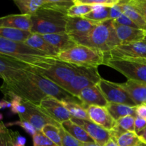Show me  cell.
Listing matches in <instances>:
<instances>
[{
	"label": "cell",
	"mask_w": 146,
	"mask_h": 146,
	"mask_svg": "<svg viewBox=\"0 0 146 146\" xmlns=\"http://www.w3.org/2000/svg\"><path fill=\"white\" fill-rule=\"evenodd\" d=\"M30 68L12 85L9 86L1 85L0 90L4 96L14 94L22 98L24 102L37 106L43 99L48 97L54 98L60 101L76 102V97L48 78L31 71Z\"/></svg>",
	"instance_id": "6da1fadb"
},
{
	"label": "cell",
	"mask_w": 146,
	"mask_h": 146,
	"mask_svg": "<svg viewBox=\"0 0 146 146\" xmlns=\"http://www.w3.org/2000/svg\"><path fill=\"white\" fill-rule=\"evenodd\" d=\"M84 68L52 56L44 62L31 66L30 70L63 88Z\"/></svg>",
	"instance_id": "7a4b0ae2"
},
{
	"label": "cell",
	"mask_w": 146,
	"mask_h": 146,
	"mask_svg": "<svg viewBox=\"0 0 146 146\" xmlns=\"http://www.w3.org/2000/svg\"><path fill=\"white\" fill-rule=\"evenodd\" d=\"M74 40L77 44L98 50L104 54L120 45L112 19L100 23L86 36Z\"/></svg>",
	"instance_id": "3957f363"
},
{
	"label": "cell",
	"mask_w": 146,
	"mask_h": 146,
	"mask_svg": "<svg viewBox=\"0 0 146 146\" xmlns=\"http://www.w3.org/2000/svg\"><path fill=\"white\" fill-rule=\"evenodd\" d=\"M68 16L65 12L41 7L31 16V34H51L66 32Z\"/></svg>",
	"instance_id": "277c9868"
},
{
	"label": "cell",
	"mask_w": 146,
	"mask_h": 146,
	"mask_svg": "<svg viewBox=\"0 0 146 146\" xmlns=\"http://www.w3.org/2000/svg\"><path fill=\"white\" fill-rule=\"evenodd\" d=\"M57 58L61 61L84 68H98L104 65V53L83 45L77 44L66 51H61Z\"/></svg>",
	"instance_id": "5b68a950"
},
{
	"label": "cell",
	"mask_w": 146,
	"mask_h": 146,
	"mask_svg": "<svg viewBox=\"0 0 146 146\" xmlns=\"http://www.w3.org/2000/svg\"><path fill=\"white\" fill-rule=\"evenodd\" d=\"M0 54L16 58L31 66L36 65L52 57L33 49L24 42L12 41L2 37H0Z\"/></svg>",
	"instance_id": "8992f818"
},
{
	"label": "cell",
	"mask_w": 146,
	"mask_h": 146,
	"mask_svg": "<svg viewBox=\"0 0 146 146\" xmlns=\"http://www.w3.org/2000/svg\"><path fill=\"white\" fill-rule=\"evenodd\" d=\"M104 65L113 68L128 80L146 84V64L127 60H105Z\"/></svg>",
	"instance_id": "52a82bcc"
},
{
	"label": "cell",
	"mask_w": 146,
	"mask_h": 146,
	"mask_svg": "<svg viewBox=\"0 0 146 146\" xmlns=\"http://www.w3.org/2000/svg\"><path fill=\"white\" fill-rule=\"evenodd\" d=\"M101 78L98 68H85L62 88L77 98L83 89L96 86Z\"/></svg>",
	"instance_id": "ba28073f"
},
{
	"label": "cell",
	"mask_w": 146,
	"mask_h": 146,
	"mask_svg": "<svg viewBox=\"0 0 146 146\" xmlns=\"http://www.w3.org/2000/svg\"><path fill=\"white\" fill-rule=\"evenodd\" d=\"M96 86L101 91L108 103L120 104L129 106H137L128 93L121 86L120 84L101 78Z\"/></svg>",
	"instance_id": "9c48e42d"
},
{
	"label": "cell",
	"mask_w": 146,
	"mask_h": 146,
	"mask_svg": "<svg viewBox=\"0 0 146 146\" xmlns=\"http://www.w3.org/2000/svg\"><path fill=\"white\" fill-rule=\"evenodd\" d=\"M105 60H131L146 58V44L143 41L121 44L111 51L104 54Z\"/></svg>",
	"instance_id": "30bf717a"
},
{
	"label": "cell",
	"mask_w": 146,
	"mask_h": 146,
	"mask_svg": "<svg viewBox=\"0 0 146 146\" xmlns=\"http://www.w3.org/2000/svg\"><path fill=\"white\" fill-rule=\"evenodd\" d=\"M38 107L45 115L59 125L71 118V114L64 107L62 102L54 98L48 97L44 98Z\"/></svg>",
	"instance_id": "8fae6325"
},
{
	"label": "cell",
	"mask_w": 146,
	"mask_h": 146,
	"mask_svg": "<svg viewBox=\"0 0 146 146\" xmlns=\"http://www.w3.org/2000/svg\"><path fill=\"white\" fill-rule=\"evenodd\" d=\"M24 104L27 110L24 114L19 115V120L27 121L31 123L37 131H41L43 127L48 124H53L57 126L61 125L45 115L37 106L24 101Z\"/></svg>",
	"instance_id": "7c38bea8"
},
{
	"label": "cell",
	"mask_w": 146,
	"mask_h": 146,
	"mask_svg": "<svg viewBox=\"0 0 146 146\" xmlns=\"http://www.w3.org/2000/svg\"><path fill=\"white\" fill-rule=\"evenodd\" d=\"M100 23L101 22L91 21L84 17H68L66 33L71 36L73 39L85 36Z\"/></svg>",
	"instance_id": "4fadbf2b"
},
{
	"label": "cell",
	"mask_w": 146,
	"mask_h": 146,
	"mask_svg": "<svg viewBox=\"0 0 146 146\" xmlns=\"http://www.w3.org/2000/svg\"><path fill=\"white\" fill-rule=\"evenodd\" d=\"M70 120L84 128L94 142L100 146H104L111 139V133L109 131L104 129L90 120L78 119L72 117Z\"/></svg>",
	"instance_id": "5bb4252c"
},
{
	"label": "cell",
	"mask_w": 146,
	"mask_h": 146,
	"mask_svg": "<svg viewBox=\"0 0 146 146\" xmlns=\"http://www.w3.org/2000/svg\"><path fill=\"white\" fill-rule=\"evenodd\" d=\"M90 120L107 131H112L116 121L112 118L106 106H89L86 108Z\"/></svg>",
	"instance_id": "9a60e30c"
},
{
	"label": "cell",
	"mask_w": 146,
	"mask_h": 146,
	"mask_svg": "<svg viewBox=\"0 0 146 146\" xmlns=\"http://www.w3.org/2000/svg\"><path fill=\"white\" fill-rule=\"evenodd\" d=\"M117 37L121 44H128L143 41L146 35V31L140 29L132 28L116 24L113 21Z\"/></svg>",
	"instance_id": "2e32d148"
},
{
	"label": "cell",
	"mask_w": 146,
	"mask_h": 146,
	"mask_svg": "<svg viewBox=\"0 0 146 146\" xmlns=\"http://www.w3.org/2000/svg\"><path fill=\"white\" fill-rule=\"evenodd\" d=\"M77 98L85 108L89 106H106L108 104L96 86L87 87L83 89Z\"/></svg>",
	"instance_id": "e0dca14e"
},
{
	"label": "cell",
	"mask_w": 146,
	"mask_h": 146,
	"mask_svg": "<svg viewBox=\"0 0 146 146\" xmlns=\"http://www.w3.org/2000/svg\"><path fill=\"white\" fill-rule=\"evenodd\" d=\"M0 27L17 29L31 32V16L19 14L1 17H0Z\"/></svg>",
	"instance_id": "ac0fdd59"
},
{
	"label": "cell",
	"mask_w": 146,
	"mask_h": 146,
	"mask_svg": "<svg viewBox=\"0 0 146 146\" xmlns=\"http://www.w3.org/2000/svg\"><path fill=\"white\" fill-rule=\"evenodd\" d=\"M120 85L128 93L135 105L146 104V84L128 80Z\"/></svg>",
	"instance_id": "d6986e66"
},
{
	"label": "cell",
	"mask_w": 146,
	"mask_h": 146,
	"mask_svg": "<svg viewBox=\"0 0 146 146\" xmlns=\"http://www.w3.org/2000/svg\"><path fill=\"white\" fill-rule=\"evenodd\" d=\"M24 43L33 49L41 51L50 56L57 57L60 53L56 48L47 42L40 34H31Z\"/></svg>",
	"instance_id": "ffe728a7"
},
{
	"label": "cell",
	"mask_w": 146,
	"mask_h": 146,
	"mask_svg": "<svg viewBox=\"0 0 146 146\" xmlns=\"http://www.w3.org/2000/svg\"><path fill=\"white\" fill-rule=\"evenodd\" d=\"M43 38L58 51H66L77 45L72 37L66 32L41 35Z\"/></svg>",
	"instance_id": "44dd1931"
},
{
	"label": "cell",
	"mask_w": 146,
	"mask_h": 146,
	"mask_svg": "<svg viewBox=\"0 0 146 146\" xmlns=\"http://www.w3.org/2000/svg\"><path fill=\"white\" fill-rule=\"evenodd\" d=\"M123 14L126 15L140 29L146 31V21L141 14L133 6L128 4V0L119 1Z\"/></svg>",
	"instance_id": "7402d4cb"
},
{
	"label": "cell",
	"mask_w": 146,
	"mask_h": 146,
	"mask_svg": "<svg viewBox=\"0 0 146 146\" xmlns=\"http://www.w3.org/2000/svg\"><path fill=\"white\" fill-rule=\"evenodd\" d=\"M108 109V112L111 114L112 118L115 121H118L121 118L125 116H133L136 118V111L135 107L123 105L120 104H113V103H108L106 106Z\"/></svg>",
	"instance_id": "603a6c76"
},
{
	"label": "cell",
	"mask_w": 146,
	"mask_h": 146,
	"mask_svg": "<svg viewBox=\"0 0 146 146\" xmlns=\"http://www.w3.org/2000/svg\"><path fill=\"white\" fill-rule=\"evenodd\" d=\"M61 126L68 133L74 138L81 141L83 143H94V140L88 135L85 131V130L81 128L78 124L73 122L71 120L65 121L61 124Z\"/></svg>",
	"instance_id": "cb8c5ba5"
},
{
	"label": "cell",
	"mask_w": 146,
	"mask_h": 146,
	"mask_svg": "<svg viewBox=\"0 0 146 146\" xmlns=\"http://www.w3.org/2000/svg\"><path fill=\"white\" fill-rule=\"evenodd\" d=\"M46 0H14L21 14L31 16L45 4Z\"/></svg>",
	"instance_id": "d4e9b609"
},
{
	"label": "cell",
	"mask_w": 146,
	"mask_h": 146,
	"mask_svg": "<svg viewBox=\"0 0 146 146\" xmlns=\"http://www.w3.org/2000/svg\"><path fill=\"white\" fill-rule=\"evenodd\" d=\"M31 35V33L30 31L0 27V37L7 38V39L24 42Z\"/></svg>",
	"instance_id": "484cf974"
},
{
	"label": "cell",
	"mask_w": 146,
	"mask_h": 146,
	"mask_svg": "<svg viewBox=\"0 0 146 146\" xmlns=\"http://www.w3.org/2000/svg\"><path fill=\"white\" fill-rule=\"evenodd\" d=\"M92 7V11L83 17L96 22H103L109 19L111 7L104 5H94Z\"/></svg>",
	"instance_id": "4316f807"
},
{
	"label": "cell",
	"mask_w": 146,
	"mask_h": 146,
	"mask_svg": "<svg viewBox=\"0 0 146 146\" xmlns=\"http://www.w3.org/2000/svg\"><path fill=\"white\" fill-rule=\"evenodd\" d=\"M61 102L71 114L72 118L82 120H90L86 109L81 104L74 101H61Z\"/></svg>",
	"instance_id": "83f0119b"
},
{
	"label": "cell",
	"mask_w": 146,
	"mask_h": 146,
	"mask_svg": "<svg viewBox=\"0 0 146 146\" xmlns=\"http://www.w3.org/2000/svg\"><path fill=\"white\" fill-rule=\"evenodd\" d=\"M74 5L71 6L67 11L68 17H83L92 11L93 7L87 4H81L77 0H73Z\"/></svg>",
	"instance_id": "f1b7e54d"
},
{
	"label": "cell",
	"mask_w": 146,
	"mask_h": 146,
	"mask_svg": "<svg viewBox=\"0 0 146 146\" xmlns=\"http://www.w3.org/2000/svg\"><path fill=\"white\" fill-rule=\"evenodd\" d=\"M60 126H57L53 124H48L43 127L41 132L57 146H62L61 135H60Z\"/></svg>",
	"instance_id": "f546056e"
},
{
	"label": "cell",
	"mask_w": 146,
	"mask_h": 146,
	"mask_svg": "<svg viewBox=\"0 0 146 146\" xmlns=\"http://www.w3.org/2000/svg\"><path fill=\"white\" fill-rule=\"evenodd\" d=\"M115 141L119 146H136L141 142L138 135L133 132L124 133Z\"/></svg>",
	"instance_id": "4dcf8cb0"
},
{
	"label": "cell",
	"mask_w": 146,
	"mask_h": 146,
	"mask_svg": "<svg viewBox=\"0 0 146 146\" xmlns=\"http://www.w3.org/2000/svg\"><path fill=\"white\" fill-rule=\"evenodd\" d=\"M74 5V1L69 0H46L43 7L58 10L67 14L68 9Z\"/></svg>",
	"instance_id": "1f68e13d"
},
{
	"label": "cell",
	"mask_w": 146,
	"mask_h": 146,
	"mask_svg": "<svg viewBox=\"0 0 146 146\" xmlns=\"http://www.w3.org/2000/svg\"><path fill=\"white\" fill-rule=\"evenodd\" d=\"M59 129L62 146H84L83 143L70 135L61 125Z\"/></svg>",
	"instance_id": "d6a6232c"
},
{
	"label": "cell",
	"mask_w": 146,
	"mask_h": 146,
	"mask_svg": "<svg viewBox=\"0 0 146 146\" xmlns=\"http://www.w3.org/2000/svg\"><path fill=\"white\" fill-rule=\"evenodd\" d=\"M32 140L33 146H57L41 131H37L36 133L32 136Z\"/></svg>",
	"instance_id": "836d02e7"
},
{
	"label": "cell",
	"mask_w": 146,
	"mask_h": 146,
	"mask_svg": "<svg viewBox=\"0 0 146 146\" xmlns=\"http://www.w3.org/2000/svg\"><path fill=\"white\" fill-rule=\"evenodd\" d=\"M6 126H14V125H18L22 128L28 134H29L31 136H34L36 133L37 131L31 123L25 121H22V120H19V121H14V122H10L5 123Z\"/></svg>",
	"instance_id": "e575fe53"
},
{
	"label": "cell",
	"mask_w": 146,
	"mask_h": 146,
	"mask_svg": "<svg viewBox=\"0 0 146 146\" xmlns=\"http://www.w3.org/2000/svg\"><path fill=\"white\" fill-rule=\"evenodd\" d=\"M77 1L81 4H87L91 7L94 5H104L111 7L118 4L120 0H77Z\"/></svg>",
	"instance_id": "d590c367"
},
{
	"label": "cell",
	"mask_w": 146,
	"mask_h": 146,
	"mask_svg": "<svg viewBox=\"0 0 146 146\" xmlns=\"http://www.w3.org/2000/svg\"><path fill=\"white\" fill-rule=\"evenodd\" d=\"M128 2L142 15L146 21V0H128Z\"/></svg>",
	"instance_id": "8d00e7d4"
},
{
	"label": "cell",
	"mask_w": 146,
	"mask_h": 146,
	"mask_svg": "<svg viewBox=\"0 0 146 146\" xmlns=\"http://www.w3.org/2000/svg\"><path fill=\"white\" fill-rule=\"evenodd\" d=\"M0 146H14L11 130L0 133Z\"/></svg>",
	"instance_id": "74e56055"
},
{
	"label": "cell",
	"mask_w": 146,
	"mask_h": 146,
	"mask_svg": "<svg viewBox=\"0 0 146 146\" xmlns=\"http://www.w3.org/2000/svg\"><path fill=\"white\" fill-rule=\"evenodd\" d=\"M116 24H120V25L125 26V27H132V28H136L138 29V27L127 17L126 15H125L124 14H122L118 19L113 20Z\"/></svg>",
	"instance_id": "f35d334b"
},
{
	"label": "cell",
	"mask_w": 146,
	"mask_h": 146,
	"mask_svg": "<svg viewBox=\"0 0 146 146\" xmlns=\"http://www.w3.org/2000/svg\"><path fill=\"white\" fill-rule=\"evenodd\" d=\"M11 135H12L14 146H25L27 142L25 137L20 135L18 132H14L12 131H11Z\"/></svg>",
	"instance_id": "ab89813d"
},
{
	"label": "cell",
	"mask_w": 146,
	"mask_h": 146,
	"mask_svg": "<svg viewBox=\"0 0 146 146\" xmlns=\"http://www.w3.org/2000/svg\"><path fill=\"white\" fill-rule=\"evenodd\" d=\"M122 14V9H121V6H120L119 2H118V4H115V5H113V7H111V9H110L109 19H118Z\"/></svg>",
	"instance_id": "60d3db41"
},
{
	"label": "cell",
	"mask_w": 146,
	"mask_h": 146,
	"mask_svg": "<svg viewBox=\"0 0 146 146\" xmlns=\"http://www.w3.org/2000/svg\"><path fill=\"white\" fill-rule=\"evenodd\" d=\"M135 133L138 135L146 128V121L137 116L135 118Z\"/></svg>",
	"instance_id": "b9f144b4"
},
{
	"label": "cell",
	"mask_w": 146,
	"mask_h": 146,
	"mask_svg": "<svg viewBox=\"0 0 146 146\" xmlns=\"http://www.w3.org/2000/svg\"><path fill=\"white\" fill-rule=\"evenodd\" d=\"M137 116L146 121V104H141L135 107Z\"/></svg>",
	"instance_id": "7bdbcfd3"
},
{
	"label": "cell",
	"mask_w": 146,
	"mask_h": 146,
	"mask_svg": "<svg viewBox=\"0 0 146 146\" xmlns=\"http://www.w3.org/2000/svg\"><path fill=\"white\" fill-rule=\"evenodd\" d=\"M138 136L140 141L146 145V128L143 130V131H141L139 134H138Z\"/></svg>",
	"instance_id": "ee69618b"
},
{
	"label": "cell",
	"mask_w": 146,
	"mask_h": 146,
	"mask_svg": "<svg viewBox=\"0 0 146 146\" xmlns=\"http://www.w3.org/2000/svg\"><path fill=\"white\" fill-rule=\"evenodd\" d=\"M104 146H119L118 145V143H116V141H115L114 139L111 138V139L106 143L104 145Z\"/></svg>",
	"instance_id": "f6af8a7d"
},
{
	"label": "cell",
	"mask_w": 146,
	"mask_h": 146,
	"mask_svg": "<svg viewBox=\"0 0 146 146\" xmlns=\"http://www.w3.org/2000/svg\"><path fill=\"white\" fill-rule=\"evenodd\" d=\"M8 130L7 127L6 126L5 123L2 122V121H0V133H2L6 132V131Z\"/></svg>",
	"instance_id": "bcb514c9"
},
{
	"label": "cell",
	"mask_w": 146,
	"mask_h": 146,
	"mask_svg": "<svg viewBox=\"0 0 146 146\" xmlns=\"http://www.w3.org/2000/svg\"><path fill=\"white\" fill-rule=\"evenodd\" d=\"M84 146H100L95 142L94 143H84Z\"/></svg>",
	"instance_id": "7dc6e473"
},
{
	"label": "cell",
	"mask_w": 146,
	"mask_h": 146,
	"mask_svg": "<svg viewBox=\"0 0 146 146\" xmlns=\"http://www.w3.org/2000/svg\"><path fill=\"white\" fill-rule=\"evenodd\" d=\"M136 146H146V145H145V144L143 143L140 142V143H138V145H137Z\"/></svg>",
	"instance_id": "c3c4849f"
},
{
	"label": "cell",
	"mask_w": 146,
	"mask_h": 146,
	"mask_svg": "<svg viewBox=\"0 0 146 146\" xmlns=\"http://www.w3.org/2000/svg\"><path fill=\"white\" fill-rule=\"evenodd\" d=\"M0 109H2V102H1V100L0 101Z\"/></svg>",
	"instance_id": "681fc988"
},
{
	"label": "cell",
	"mask_w": 146,
	"mask_h": 146,
	"mask_svg": "<svg viewBox=\"0 0 146 146\" xmlns=\"http://www.w3.org/2000/svg\"><path fill=\"white\" fill-rule=\"evenodd\" d=\"M143 42L144 44H146V35H145V38H143Z\"/></svg>",
	"instance_id": "f907efd6"
},
{
	"label": "cell",
	"mask_w": 146,
	"mask_h": 146,
	"mask_svg": "<svg viewBox=\"0 0 146 146\" xmlns=\"http://www.w3.org/2000/svg\"><path fill=\"white\" fill-rule=\"evenodd\" d=\"M2 118H3V115H2V114L0 113V121H1V120H2Z\"/></svg>",
	"instance_id": "816d5d0a"
}]
</instances>
